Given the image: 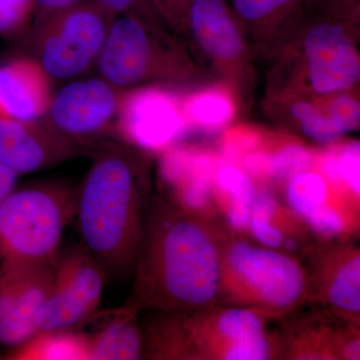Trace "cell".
<instances>
[{"instance_id":"4316f807","label":"cell","mask_w":360,"mask_h":360,"mask_svg":"<svg viewBox=\"0 0 360 360\" xmlns=\"http://www.w3.org/2000/svg\"><path fill=\"white\" fill-rule=\"evenodd\" d=\"M269 357V345L266 336L260 335L227 348L224 359L229 360H262Z\"/></svg>"},{"instance_id":"836d02e7","label":"cell","mask_w":360,"mask_h":360,"mask_svg":"<svg viewBox=\"0 0 360 360\" xmlns=\"http://www.w3.org/2000/svg\"><path fill=\"white\" fill-rule=\"evenodd\" d=\"M18 176L13 170L0 165V203L15 188Z\"/></svg>"},{"instance_id":"ac0fdd59","label":"cell","mask_w":360,"mask_h":360,"mask_svg":"<svg viewBox=\"0 0 360 360\" xmlns=\"http://www.w3.org/2000/svg\"><path fill=\"white\" fill-rule=\"evenodd\" d=\"M290 112L300 125L302 134L317 142H329L341 136L336 129L328 103L296 101L290 104Z\"/></svg>"},{"instance_id":"e0dca14e","label":"cell","mask_w":360,"mask_h":360,"mask_svg":"<svg viewBox=\"0 0 360 360\" xmlns=\"http://www.w3.org/2000/svg\"><path fill=\"white\" fill-rule=\"evenodd\" d=\"M217 179L220 188L231 198L229 221L234 229H243L250 221L251 203L255 194L252 182L245 172L231 165L220 168Z\"/></svg>"},{"instance_id":"7c38bea8","label":"cell","mask_w":360,"mask_h":360,"mask_svg":"<svg viewBox=\"0 0 360 360\" xmlns=\"http://www.w3.org/2000/svg\"><path fill=\"white\" fill-rule=\"evenodd\" d=\"M52 97L51 77L39 60L20 58L0 66V117L41 120Z\"/></svg>"},{"instance_id":"9c48e42d","label":"cell","mask_w":360,"mask_h":360,"mask_svg":"<svg viewBox=\"0 0 360 360\" xmlns=\"http://www.w3.org/2000/svg\"><path fill=\"white\" fill-rule=\"evenodd\" d=\"M186 124L184 108L174 94L156 86L122 92L115 129L141 148H165L179 136Z\"/></svg>"},{"instance_id":"1f68e13d","label":"cell","mask_w":360,"mask_h":360,"mask_svg":"<svg viewBox=\"0 0 360 360\" xmlns=\"http://www.w3.org/2000/svg\"><path fill=\"white\" fill-rule=\"evenodd\" d=\"M276 210V201L267 191L255 194L251 203L250 217L270 220Z\"/></svg>"},{"instance_id":"f546056e","label":"cell","mask_w":360,"mask_h":360,"mask_svg":"<svg viewBox=\"0 0 360 360\" xmlns=\"http://www.w3.org/2000/svg\"><path fill=\"white\" fill-rule=\"evenodd\" d=\"M305 220H307L315 231L326 236H335L341 231L343 226L340 213L328 205H324L316 212L312 213Z\"/></svg>"},{"instance_id":"ffe728a7","label":"cell","mask_w":360,"mask_h":360,"mask_svg":"<svg viewBox=\"0 0 360 360\" xmlns=\"http://www.w3.org/2000/svg\"><path fill=\"white\" fill-rule=\"evenodd\" d=\"M328 188L321 175L314 172H298L290 177L288 198L295 212L307 219L326 205Z\"/></svg>"},{"instance_id":"7a4b0ae2","label":"cell","mask_w":360,"mask_h":360,"mask_svg":"<svg viewBox=\"0 0 360 360\" xmlns=\"http://www.w3.org/2000/svg\"><path fill=\"white\" fill-rule=\"evenodd\" d=\"M75 189V219L89 251L112 278L134 269L148 212V163L127 144L101 141Z\"/></svg>"},{"instance_id":"5bb4252c","label":"cell","mask_w":360,"mask_h":360,"mask_svg":"<svg viewBox=\"0 0 360 360\" xmlns=\"http://www.w3.org/2000/svg\"><path fill=\"white\" fill-rule=\"evenodd\" d=\"M139 314L127 304L108 312L98 328L85 335L87 359H141L146 345L137 321Z\"/></svg>"},{"instance_id":"4fadbf2b","label":"cell","mask_w":360,"mask_h":360,"mask_svg":"<svg viewBox=\"0 0 360 360\" xmlns=\"http://www.w3.org/2000/svg\"><path fill=\"white\" fill-rule=\"evenodd\" d=\"M236 14L225 0H191L186 23L196 44L221 65L238 63L245 56V45Z\"/></svg>"},{"instance_id":"6da1fadb","label":"cell","mask_w":360,"mask_h":360,"mask_svg":"<svg viewBox=\"0 0 360 360\" xmlns=\"http://www.w3.org/2000/svg\"><path fill=\"white\" fill-rule=\"evenodd\" d=\"M125 304L141 311L186 312L212 302L221 283L219 250L198 222L172 203H150Z\"/></svg>"},{"instance_id":"30bf717a","label":"cell","mask_w":360,"mask_h":360,"mask_svg":"<svg viewBox=\"0 0 360 360\" xmlns=\"http://www.w3.org/2000/svg\"><path fill=\"white\" fill-rule=\"evenodd\" d=\"M84 150L47 120L20 122L0 117V165L18 175L54 167Z\"/></svg>"},{"instance_id":"603a6c76","label":"cell","mask_w":360,"mask_h":360,"mask_svg":"<svg viewBox=\"0 0 360 360\" xmlns=\"http://www.w3.org/2000/svg\"><path fill=\"white\" fill-rule=\"evenodd\" d=\"M303 0H232L236 18L251 25H260L290 13Z\"/></svg>"},{"instance_id":"d4e9b609","label":"cell","mask_w":360,"mask_h":360,"mask_svg":"<svg viewBox=\"0 0 360 360\" xmlns=\"http://www.w3.org/2000/svg\"><path fill=\"white\" fill-rule=\"evenodd\" d=\"M34 0H0V35L14 37L30 23Z\"/></svg>"},{"instance_id":"ba28073f","label":"cell","mask_w":360,"mask_h":360,"mask_svg":"<svg viewBox=\"0 0 360 360\" xmlns=\"http://www.w3.org/2000/svg\"><path fill=\"white\" fill-rule=\"evenodd\" d=\"M345 25L333 18L317 20L303 39L305 70L317 96L347 91L359 82L360 56Z\"/></svg>"},{"instance_id":"d590c367","label":"cell","mask_w":360,"mask_h":360,"mask_svg":"<svg viewBox=\"0 0 360 360\" xmlns=\"http://www.w3.org/2000/svg\"><path fill=\"white\" fill-rule=\"evenodd\" d=\"M345 356L348 359H359V340H354L349 345H347L345 350Z\"/></svg>"},{"instance_id":"4dcf8cb0","label":"cell","mask_w":360,"mask_h":360,"mask_svg":"<svg viewBox=\"0 0 360 360\" xmlns=\"http://www.w3.org/2000/svg\"><path fill=\"white\" fill-rule=\"evenodd\" d=\"M251 231L255 238L269 248H276L283 245V236L269 220L250 217Z\"/></svg>"},{"instance_id":"f1b7e54d","label":"cell","mask_w":360,"mask_h":360,"mask_svg":"<svg viewBox=\"0 0 360 360\" xmlns=\"http://www.w3.org/2000/svg\"><path fill=\"white\" fill-rule=\"evenodd\" d=\"M156 15L170 25L184 26L191 0H150Z\"/></svg>"},{"instance_id":"d6a6232c","label":"cell","mask_w":360,"mask_h":360,"mask_svg":"<svg viewBox=\"0 0 360 360\" xmlns=\"http://www.w3.org/2000/svg\"><path fill=\"white\" fill-rule=\"evenodd\" d=\"M79 1L80 0H34V6L39 13V18H40Z\"/></svg>"},{"instance_id":"d6986e66","label":"cell","mask_w":360,"mask_h":360,"mask_svg":"<svg viewBox=\"0 0 360 360\" xmlns=\"http://www.w3.org/2000/svg\"><path fill=\"white\" fill-rule=\"evenodd\" d=\"M186 118L205 127H219L231 120L233 103L220 90H206L191 96L184 108Z\"/></svg>"},{"instance_id":"83f0119b","label":"cell","mask_w":360,"mask_h":360,"mask_svg":"<svg viewBox=\"0 0 360 360\" xmlns=\"http://www.w3.org/2000/svg\"><path fill=\"white\" fill-rule=\"evenodd\" d=\"M111 15L123 13H137L153 18L155 11L150 0H92Z\"/></svg>"},{"instance_id":"3957f363","label":"cell","mask_w":360,"mask_h":360,"mask_svg":"<svg viewBox=\"0 0 360 360\" xmlns=\"http://www.w3.org/2000/svg\"><path fill=\"white\" fill-rule=\"evenodd\" d=\"M75 212V189L65 181L14 188L0 203V276L56 266Z\"/></svg>"},{"instance_id":"e575fe53","label":"cell","mask_w":360,"mask_h":360,"mask_svg":"<svg viewBox=\"0 0 360 360\" xmlns=\"http://www.w3.org/2000/svg\"><path fill=\"white\" fill-rule=\"evenodd\" d=\"M324 174L331 181H341L340 168H338V156L335 153H328L324 156L323 160Z\"/></svg>"},{"instance_id":"8fae6325","label":"cell","mask_w":360,"mask_h":360,"mask_svg":"<svg viewBox=\"0 0 360 360\" xmlns=\"http://www.w3.org/2000/svg\"><path fill=\"white\" fill-rule=\"evenodd\" d=\"M227 262L232 272L269 307L288 309L302 297V270L281 253L236 243L227 252Z\"/></svg>"},{"instance_id":"2e32d148","label":"cell","mask_w":360,"mask_h":360,"mask_svg":"<svg viewBox=\"0 0 360 360\" xmlns=\"http://www.w3.org/2000/svg\"><path fill=\"white\" fill-rule=\"evenodd\" d=\"M6 356V359H87L86 338L75 330L37 333Z\"/></svg>"},{"instance_id":"484cf974","label":"cell","mask_w":360,"mask_h":360,"mask_svg":"<svg viewBox=\"0 0 360 360\" xmlns=\"http://www.w3.org/2000/svg\"><path fill=\"white\" fill-rule=\"evenodd\" d=\"M341 180L347 182L349 188L357 195L360 194V144L352 141L343 148L338 156Z\"/></svg>"},{"instance_id":"52a82bcc","label":"cell","mask_w":360,"mask_h":360,"mask_svg":"<svg viewBox=\"0 0 360 360\" xmlns=\"http://www.w3.org/2000/svg\"><path fill=\"white\" fill-rule=\"evenodd\" d=\"M103 78L65 85L52 97L46 120L61 134L85 149L101 141V135L115 127L122 91Z\"/></svg>"},{"instance_id":"5b68a950","label":"cell","mask_w":360,"mask_h":360,"mask_svg":"<svg viewBox=\"0 0 360 360\" xmlns=\"http://www.w3.org/2000/svg\"><path fill=\"white\" fill-rule=\"evenodd\" d=\"M113 18L91 0L39 18L35 51L49 77H75L96 63Z\"/></svg>"},{"instance_id":"44dd1931","label":"cell","mask_w":360,"mask_h":360,"mask_svg":"<svg viewBox=\"0 0 360 360\" xmlns=\"http://www.w3.org/2000/svg\"><path fill=\"white\" fill-rule=\"evenodd\" d=\"M336 309L359 314L360 310V258L354 255L341 266L331 283L328 293Z\"/></svg>"},{"instance_id":"277c9868","label":"cell","mask_w":360,"mask_h":360,"mask_svg":"<svg viewBox=\"0 0 360 360\" xmlns=\"http://www.w3.org/2000/svg\"><path fill=\"white\" fill-rule=\"evenodd\" d=\"M96 63L103 79L120 89L153 80L180 79L189 70L179 45L153 18L137 13L113 18Z\"/></svg>"},{"instance_id":"cb8c5ba5","label":"cell","mask_w":360,"mask_h":360,"mask_svg":"<svg viewBox=\"0 0 360 360\" xmlns=\"http://www.w3.org/2000/svg\"><path fill=\"white\" fill-rule=\"evenodd\" d=\"M312 163V155L300 146H290L276 155H267L266 174L276 179H288L305 172Z\"/></svg>"},{"instance_id":"9a60e30c","label":"cell","mask_w":360,"mask_h":360,"mask_svg":"<svg viewBox=\"0 0 360 360\" xmlns=\"http://www.w3.org/2000/svg\"><path fill=\"white\" fill-rule=\"evenodd\" d=\"M51 265H42L28 271L13 309L0 322V347L15 348L37 335L35 316L51 290Z\"/></svg>"},{"instance_id":"7402d4cb","label":"cell","mask_w":360,"mask_h":360,"mask_svg":"<svg viewBox=\"0 0 360 360\" xmlns=\"http://www.w3.org/2000/svg\"><path fill=\"white\" fill-rule=\"evenodd\" d=\"M217 330L227 341V348L264 335V326L259 317L250 309H229L217 319Z\"/></svg>"},{"instance_id":"8992f818","label":"cell","mask_w":360,"mask_h":360,"mask_svg":"<svg viewBox=\"0 0 360 360\" xmlns=\"http://www.w3.org/2000/svg\"><path fill=\"white\" fill-rule=\"evenodd\" d=\"M106 278L82 245L59 255L51 290L35 316L37 333L75 330L89 322L98 309Z\"/></svg>"}]
</instances>
